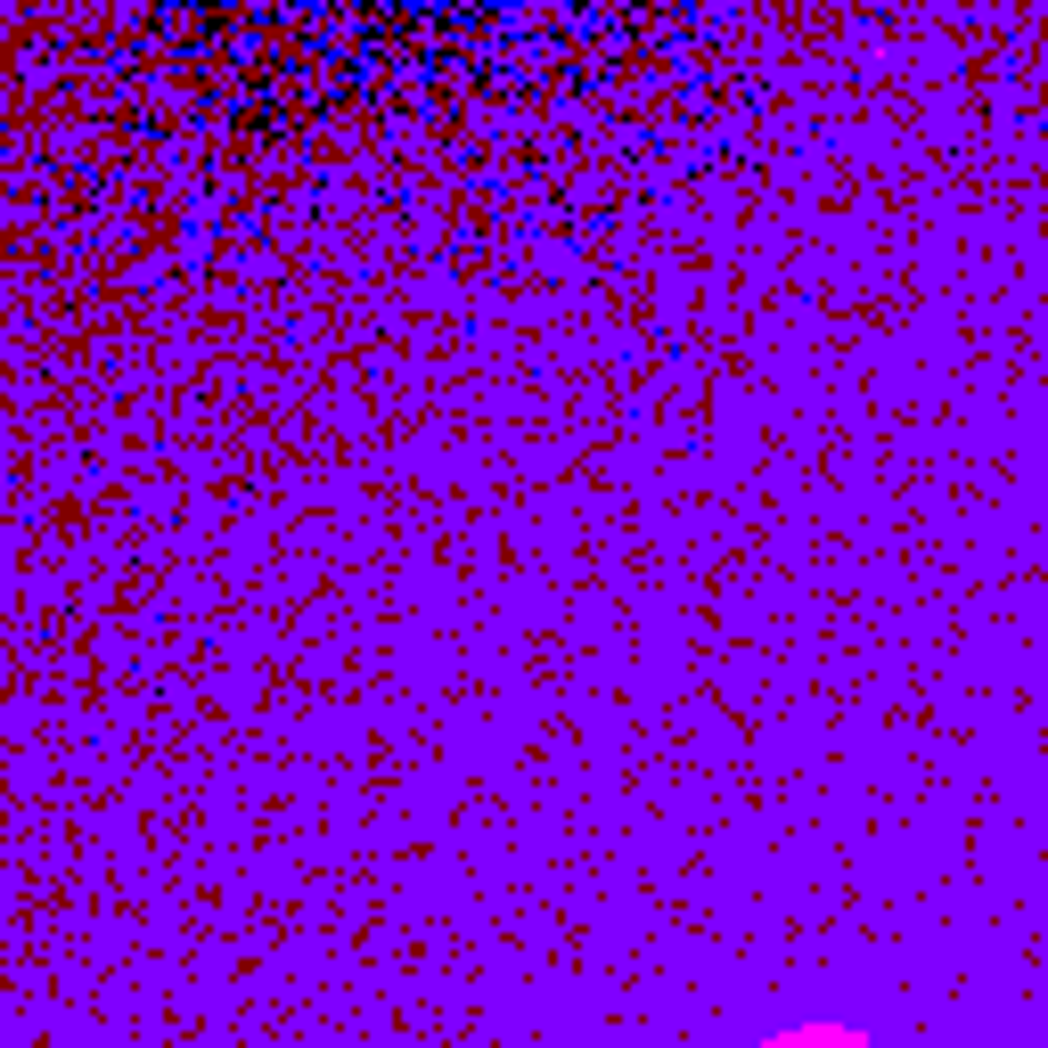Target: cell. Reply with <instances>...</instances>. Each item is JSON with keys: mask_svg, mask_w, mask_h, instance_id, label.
Here are the masks:
<instances>
[{"mask_svg": "<svg viewBox=\"0 0 1048 1048\" xmlns=\"http://www.w3.org/2000/svg\"><path fill=\"white\" fill-rule=\"evenodd\" d=\"M778 1048H860L852 1033H803V1040H778Z\"/></svg>", "mask_w": 1048, "mask_h": 1048, "instance_id": "1", "label": "cell"}]
</instances>
